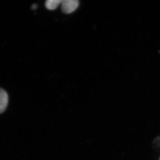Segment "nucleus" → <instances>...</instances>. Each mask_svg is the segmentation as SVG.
<instances>
[{
    "mask_svg": "<svg viewBox=\"0 0 160 160\" xmlns=\"http://www.w3.org/2000/svg\"><path fill=\"white\" fill-rule=\"evenodd\" d=\"M9 102V96L6 90L0 88V114L6 110Z\"/></svg>",
    "mask_w": 160,
    "mask_h": 160,
    "instance_id": "obj_2",
    "label": "nucleus"
},
{
    "mask_svg": "<svg viewBox=\"0 0 160 160\" xmlns=\"http://www.w3.org/2000/svg\"></svg>",
    "mask_w": 160,
    "mask_h": 160,
    "instance_id": "obj_5",
    "label": "nucleus"
},
{
    "mask_svg": "<svg viewBox=\"0 0 160 160\" xmlns=\"http://www.w3.org/2000/svg\"><path fill=\"white\" fill-rule=\"evenodd\" d=\"M62 2V0H47L45 3V6L49 10H54L58 8Z\"/></svg>",
    "mask_w": 160,
    "mask_h": 160,
    "instance_id": "obj_3",
    "label": "nucleus"
},
{
    "mask_svg": "<svg viewBox=\"0 0 160 160\" xmlns=\"http://www.w3.org/2000/svg\"><path fill=\"white\" fill-rule=\"evenodd\" d=\"M62 10L65 14H69L74 11L79 5L78 0H64L62 1Z\"/></svg>",
    "mask_w": 160,
    "mask_h": 160,
    "instance_id": "obj_1",
    "label": "nucleus"
},
{
    "mask_svg": "<svg viewBox=\"0 0 160 160\" xmlns=\"http://www.w3.org/2000/svg\"><path fill=\"white\" fill-rule=\"evenodd\" d=\"M37 8V5L36 4H33L32 6V9H35Z\"/></svg>",
    "mask_w": 160,
    "mask_h": 160,
    "instance_id": "obj_4",
    "label": "nucleus"
}]
</instances>
